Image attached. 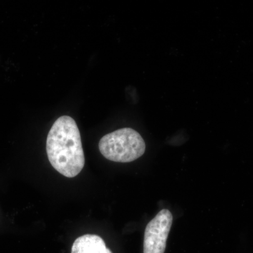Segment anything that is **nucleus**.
<instances>
[{
  "label": "nucleus",
  "instance_id": "nucleus-1",
  "mask_svg": "<svg viewBox=\"0 0 253 253\" xmlns=\"http://www.w3.org/2000/svg\"><path fill=\"white\" fill-rule=\"evenodd\" d=\"M46 149L51 166L62 175L73 178L83 170L85 160L81 133L70 116L55 121L48 134Z\"/></svg>",
  "mask_w": 253,
  "mask_h": 253
},
{
  "label": "nucleus",
  "instance_id": "nucleus-2",
  "mask_svg": "<svg viewBox=\"0 0 253 253\" xmlns=\"http://www.w3.org/2000/svg\"><path fill=\"white\" fill-rule=\"evenodd\" d=\"M99 148L101 154L109 161L129 163L144 155L146 144L139 133L126 127L103 136Z\"/></svg>",
  "mask_w": 253,
  "mask_h": 253
},
{
  "label": "nucleus",
  "instance_id": "nucleus-3",
  "mask_svg": "<svg viewBox=\"0 0 253 253\" xmlns=\"http://www.w3.org/2000/svg\"><path fill=\"white\" fill-rule=\"evenodd\" d=\"M173 216L167 209L158 213L146 226L144 233V253H164Z\"/></svg>",
  "mask_w": 253,
  "mask_h": 253
},
{
  "label": "nucleus",
  "instance_id": "nucleus-4",
  "mask_svg": "<svg viewBox=\"0 0 253 253\" xmlns=\"http://www.w3.org/2000/svg\"><path fill=\"white\" fill-rule=\"evenodd\" d=\"M71 253H112L104 240L97 235L86 234L78 238L73 244Z\"/></svg>",
  "mask_w": 253,
  "mask_h": 253
}]
</instances>
